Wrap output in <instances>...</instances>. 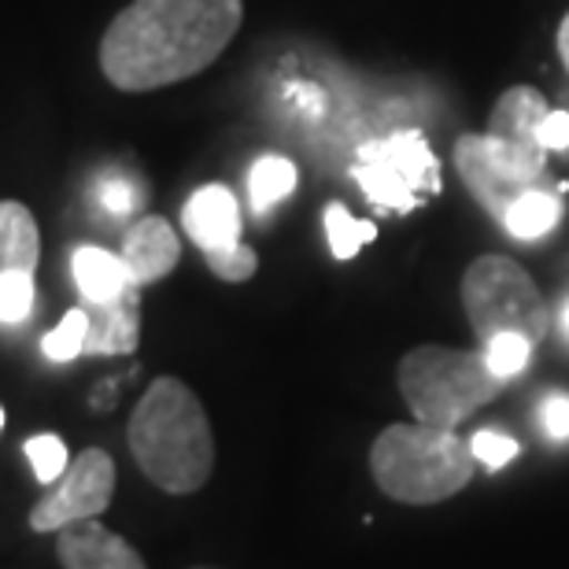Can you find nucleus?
I'll list each match as a JSON object with an SVG mask.
<instances>
[{"label":"nucleus","instance_id":"nucleus-1","mask_svg":"<svg viewBox=\"0 0 569 569\" xmlns=\"http://www.w3.org/2000/svg\"><path fill=\"white\" fill-rule=\"evenodd\" d=\"M244 22V0H133L100 38V71L122 93L178 86L219 60Z\"/></svg>","mask_w":569,"mask_h":569},{"label":"nucleus","instance_id":"nucleus-2","mask_svg":"<svg viewBox=\"0 0 569 569\" xmlns=\"http://www.w3.org/2000/svg\"><path fill=\"white\" fill-rule=\"evenodd\" d=\"M133 462L156 488L189 496L214 470V437L197 392L178 378H156L130 415Z\"/></svg>","mask_w":569,"mask_h":569},{"label":"nucleus","instance_id":"nucleus-3","mask_svg":"<svg viewBox=\"0 0 569 569\" xmlns=\"http://www.w3.org/2000/svg\"><path fill=\"white\" fill-rule=\"evenodd\" d=\"M470 443L455 437V429H437L426 422H396L373 440L370 473L385 496L400 503L429 507L462 492L473 477Z\"/></svg>","mask_w":569,"mask_h":569},{"label":"nucleus","instance_id":"nucleus-4","mask_svg":"<svg viewBox=\"0 0 569 569\" xmlns=\"http://www.w3.org/2000/svg\"><path fill=\"white\" fill-rule=\"evenodd\" d=\"M396 381H400L403 403L411 407L418 422L437 429H455L466 422L473 411L492 403L507 385L488 370L481 351L440 345L407 351L400 359V370H396Z\"/></svg>","mask_w":569,"mask_h":569},{"label":"nucleus","instance_id":"nucleus-5","mask_svg":"<svg viewBox=\"0 0 569 569\" xmlns=\"http://www.w3.org/2000/svg\"><path fill=\"white\" fill-rule=\"evenodd\" d=\"M462 307L481 345L499 333H518L537 348L548 337V303L537 281L507 256H481L466 267Z\"/></svg>","mask_w":569,"mask_h":569},{"label":"nucleus","instance_id":"nucleus-6","mask_svg":"<svg viewBox=\"0 0 569 569\" xmlns=\"http://www.w3.org/2000/svg\"><path fill=\"white\" fill-rule=\"evenodd\" d=\"M455 170L488 214L503 222L510 203L529 189H543L548 174V148L532 141H507L496 133H462L455 141Z\"/></svg>","mask_w":569,"mask_h":569},{"label":"nucleus","instance_id":"nucleus-7","mask_svg":"<svg viewBox=\"0 0 569 569\" xmlns=\"http://www.w3.org/2000/svg\"><path fill=\"white\" fill-rule=\"evenodd\" d=\"M356 181L381 211L407 214L418 208V200L440 189V159L432 156L426 133L396 130L359 148Z\"/></svg>","mask_w":569,"mask_h":569},{"label":"nucleus","instance_id":"nucleus-8","mask_svg":"<svg viewBox=\"0 0 569 569\" xmlns=\"http://www.w3.org/2000/svg\"><path fill=\"white\" fill-rule=\"evenodd\" d=\"M116 496V459L104 448H86L67 466L60 485L33 507L30 529L33 532H60L71 521L100 518Z\"/></svg>","mask_w":569,"mask_h":569},{"label":"nucleus","instance_id":"nucleus-9","mask_svg":"<svg viewBox=\"0 0 569 569\" xmlns=\"http://www.w3.org/2000/svg\"><path fill=\"white\" fill-rule=\"evenodd\" d=\"M181 226H186L189 241L208 252H222L230 244H241V203H237L233 189L219 186H200L181 208Z\"/></svg>","mask_w":569,"mask_h":569},{"label":"nucleus","instance_id":"nucleus-10","mask_svg":"<svg viewBox=\"0 0 569 569\" xmlns=\"http://www.w3.org/2000/svg\"><path fill=\"white\" fill-rule=\"evenodd\" d=\"M56 559L63 569H148L141 555L97 518L63 526L56 537Z\"/></svg>","mask_w":569,"mask_h":569},{"label":"nucleus","instance_id":"nucleus-11","mask_svg":"<svg viewBox=\"0 0 569 569\" xmlns=\"http://www.w3.org/2000/svg\"><path fill=\"white\" fill-rule=\"evenodd\" d=\"M122 263H127L133 284H156L163 281L181 259V241L163 214H144L122 237Z\"/></svg>","mask_w":569,"mask_h":569},{"label":"nucleus","instance_id":"nucleus-12","mask_svg":"<svg viewBox=\"0 0 569 569\" xmlns=\"http://www.w3.org/2000/svg\"><path fill=\"white\" fill-rule=\"evenodd\" d=\"M89 315V356H130L141 340V284H130L116 300L82 303Z\"/></svg>","mask_w":569,"mask_h":569},{"label":"nucleus","instance_id":"nucleus-13","mask_svg":"<svg viewBox=\"0 0 569 569\" xmlns=\"http://www.w3.org/2000/svg\"><path fill=\"white\" fill-rule=\"evenodd\" d=\"M41 259V233L38 219L27 203L0 200V278L8 274H33Z\"/></svg>","mask_w":569,"mask_h":569},{"label":"nucleus","instance_id":"nucleus-14","mask_svg":"<svg viewBox=\"0 0 569 569\" xmlns=\"http://www.w3.org/2000/svg\"><path fill=\"white\" fill-rule=\"evenodd\" d=\"M551 116L548 100H543L540 89L532 86H510L503 97L492 104V116H488V133L507 141H537V133L543 127V119Z\"/></svg>","mask_w":569,"mask_h":569},{"label":"nucleus","instance_id":"nucleus-15","mask_svg":"<svg viewBox=\"0 0 569 569\" xmlns=\"http://www.w3.org/2000/svg\"><path fill=\"white\" fill-rule=\"evenodd\" d=\"M71 274L82 300L89 303H100V300H116L119 292H127L133 278L122 256H111L108 248H97V244H82L74 248L71 256Z\"/></svg>","mask_w":569,"mask_h":569},{"label":"nucleus","instance_id":"nucleus-16","mask_svg":"<svg viewBox=\"0 0 569 569\" xmlns=\"http://www.w3.org/2000/svg\"><path fill=\"white\" fill-rule=\"evenodd\" d=\"M559 219H562L559 197L548 189H529L526 197H518L510 203V211L503 214V226L518 241H540V237H548L555 226H559Z\"/></svg>","mask_w":569,"mask_h":569},{"label":"nucleus","instance_id":"nucleus-17","mask_svg":"<svg viewBox=\"0 0 569 569\" xmlns=\"http://www.w3.org/2000/svg\"><path fill=\"white\" fill-rule=\"evenodd\" d=\"M300 181V170H296L292 159L284 156H263L252 163V174H248V200H252L256 214H267L274 203H281Z\"/></svg>","mask_w":569,"mask_h":569},{"label":"nucleus","instance_id":"nucleus-18","mask_svg":"<svg viewBox=\"0 0 569 569\" xmlns=\"http://www.w3.org/2000/svg\"><path fill=\"white\" fill-rule=\"evenodd\" d=\"M93 208L104 211L108 219H130V214L141 211V200H144V189L138 178L122 174V170H104L100 178H93Z\"/></svg>","mask_w":569,"mask_h":569},{"label":"nucleus","instance_id":"nucleus-19","mask_svg":"<svg viewBox=\"0 0 569 569\" xmlns=\"http://www.w3.org/2000/svg\"><path fill=\"white\" fill-rule=\"evenodd\" d=\"M373 237H378V226L351 219V211L345 208V203L333 200L326 208V241H329V252H333V259H340V263L356 259L359 248L370 244Z\"/></svg>","mask_w":569,"mask_h":569},{"label":"nucleus","instance_id":"nucleus-20","mask_svg":"<svg viewBox=\"0 0 569 569\" xmlns=\"http://www.w3.org/2000/svg\"><path fill=\"white\" fill-rule=\"evenodd\" d=\"M86 333H89V315L86 307H74V311L63 315V322L49 329V333L41 337V351L44 359L52 362H71L86 351Z\"/></svg>","mask_w":569,"mask_h":569},{"label":"nucleus","instance_id":"nucleus-21","mask_svg":"<svg viewBox=\"0 0 569 569\" xmlns=\"http://www.w3.org/2000/svg\"><path fill=\"white\" fill-rule=\"evenodd\" d=\"M481 348H485L481 356L488 362V370H492L496 378H503V381L518 378V373L526 370L529 359H532V345L526 337H518V333H499Z\"/></svg>","mask_w":569,"mask_h":569},{"label":"nucleus","instance_id":"nucleus-22","mask_svg":"<svg viewBox=\"0 0 569 569\" xmlns=\"http://www.w3.org/2000/svg\"><path fill=\"white\" fill-rule=\"evenodd\" d=\"M27 459L38 473L41 485H56L60 477L67 473V443L56 437V432H41V437H30L27 440Z\"/></svg>","mask_w":569,"mask_h":569},{"label":"nucleus","instance_id":"nucleus-23","mask_svg":"<svg viewBox=\"0 0 569 569\" xmlns=\"http://www.w3.org/2000/svg\"><path fill=\"white\" fill-rule=\"evenodd\" d=\"M203 259H208V267H211L214 278H222V281H230V284H241L248 278H256V270H259V256L244 241L222 248V252H208Z\"/></svg>","mask_w":569,"mask_h":569},{"label":"nucleus","instance_id":"nucleus-24","mask_svg":"<svg viewBox=\"0 0 569 569\" xmlns=\"http://www.w3.org/2000/svg\"><path fill=\"white\" fill-rule=\"evenodd\" d=\"M33 274H8L0 278V322L19 326L33 311Z\"/></svg>","mask_w":569,"mask_h":569},{"label":"nucleus","instance_id":"nucleus-25","mask_svg":"<svg viewBox=\"0 0 569 569\" xmlns=\"http://www.w3.org/2000/svg\"><path fill=\"white\" fill-rule=\"evenodd\" d=\"M470 451L477 462L488 466V470H503L510 459H518V440H510L496 429H481L470 437Z\"/></svg>","mask_w":569,"mask_h":569},{"label":"nucleus","instance_id":"nucleus-26","mask_svg":"<svg viewBox=\"0 0 569 569\" xmlns=\"http://www.w3.org/2000/svg\"><path fill=\"white\" fill-rule=\"evenodd\" d=\"M540 426L551 440H569V396L551 392L540 407Z\"/></svg>","mask_w":569,"mask_h":569},{"label":"nucleus","instance_id":"nucleus-27","mask_svg":"<svg viewBox=\"0 0 569 569\" xmlns=\"http://www.w3.org/2000/svg\"><path fill=\"white\" fill-rule=\"evenodd\" d=\"M537 141H540V148H548V152H562V148H569V111H551V116L543 119Z\"/></svg>","mask_w":569,"mask_h":569},{"label":"nucleus","instance_id":"nucleus-28","mask_svg":"<svg viewBox=\"0 0 569 569\" xmlns=\"http://www.w3.org/2000/svg\"><path fill=\"white\" fill-rule=\"evenodd\" d=\"M559 56H562L566 71H569V11H566L562 22H559Z\"/></svg>","mask_w":569,"mask_h":569},{"label":"nucleus","instance_id":"nucleus-29","mask_svg":"<svg viewBox=\"0 0 569 569\" xmlns=\"http://www.w3.org/2000/svg\"><path fill=\"white\" fill-rule=\"evenodd\" d=\"M562 329H566V337H569V303H566V311H562Z\"/></svg>","mask_w":569,"mask_h":569},{"label":"nucleus","instance_id":"nucleus-30","mask_svg":"<svg viewBox=\"0 0 569 569\" xmlns=\"http://www.w3.org/2000/svg\"><path fill=\"white\" fill-rule=\"evenodd\" d=\"M0 429H4V407H0Z\"/></svg>","mask_w":569,"mask_h":569},{"label":"nucleus","instance_id":"nucleus-31","mask_svg":"<svg viewBox=\"0 0 569 569\" xmlns=\"http://www.w3.org/2000/svg\"><path fill=\"white\" fill-rule=\"evenodd\" d=\"M197 569H211V566H197Z\"/></svg>","mask_w":569,"mask_h":569}]
</instances>
